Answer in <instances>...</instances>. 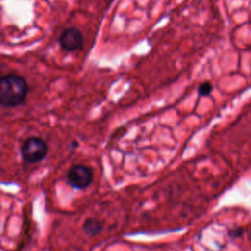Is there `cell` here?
Wrapping results in <instances>:
<instances>
[{
  "mask_svg": "<svg viewBox=\"0 0 251 251\" xmlns=\"http://www.w3.org/2000/svg\"><path fill=\"white\" fill-rule=\"evenodd\" d=\"M59 44L62 49L74 52L80 49L83 45V36L80 30L75 27H69L63 30L59 37Z\"/></svg>",
  "mask_w": 251,
  "mask_h": 251,
  "instance_id": "277c9868",
  "label": "cell"
},
{
  "mask_svg": "<svg viewBox=\"0 0 251 251\" xmlns=\"http://www.w3.org/2000/svg\"><path fill=\"white\" fill-rule=\"evenodd\" d=\"M93 173L92 170L81 164L73 165L67 174L68 183L75 189H84L92 181Z\"/></svg>",
  "mask_w": 251,
  "mask_h": 251,
  "instance_id": "3957f363",
  "label": "cell"
},
{
  "mask_svg": "<svg viewBox=\"0 0 251 251\" xmlns=\"http://www.w3.org/2000/svg\"><path fill=\"white\" fill-rule=\"evenodd\" d=\"M243 233H244V228H242V227H236L229 231V235L232 238H237V237L241 236Z\"/></svg>",
  "mask_w": 251,
  "mask_h": 251,
  "instance_id": "52a82bcc",
  "label": "cell"
},
{
  "mask_svg": "<svg viewBox=\"0 0 251 251\" xmlns=\"http://www.w3.org/2000/svg\"><path fill=\"white\" fill-rule=\"evenodd\" d=\"M77 146H78V142L75 141V140H74V141L71 143V147H72V148H76Z\"/></svg>",
  "mask_w": 251,
  "mask_h": 251,
  "instance_id": "ba28073f",
  "label": "cell"
},
{
  "mask_svg": "<svg viewBox=\"0 0 251 251\" xmlns=\"http://www.w3.org/2000/svg\"><path fill=\"white\" fill-rule=\"evenodd\" d=\"M104 226L102 222L95 218H87L82 224V229L88 236H96L103 230Z\"/></svg>",
  "mask_w": 251,
  "mask_h": 251,
  "instance_id": "5b68a950",
  "label": "cell"
},
{
  "mask_svg": "<svg viewBox=\"0 0 251 251\" xmlns=\"http://www.w3.org/2000/svg\"><path fill=\"white\" fill-rule=\"evenodd\" d=\"M213 90V86L210 82L206 81L198 86V94L200 96H208Z\"/></svg>",
  "mask_w": 251,
  "mask_h": 251,
  "instance_id": "8992f818",
  "label": "cell"
},
{
  "mask_svg": "<svg viewBox=\"0 0 251 251\" xmlns=\"http://www.w3.org/2000/svg\"><path fill=\"white\" fill-rule=\"evenodd\" d=\"M26 80L19 75H6L0 80V104L5 108L22 105L27 95Z\"/></svg>",
  "mask_w": 251,
  "mask_h": 251,
  "instance_id": "6da1fadb",
  "label": "cell"
},
{
  "mask_svg": "<svg viewBox=\"0 0 251 251\" xmlns=\"http://www.w3.org/2000/svg\"><path fill=\"white\" fill-rule=\"evenodd\" d=\"M48 151L47 143L37 136L28 137L21 146V155L27 164H35L42 161Z\"/></svg>",
  "mask_w": 251,
  "mask_h": 251,
  "instance_id": "7a4b0ae2",
  "label": "cell"
}]
</instances>
